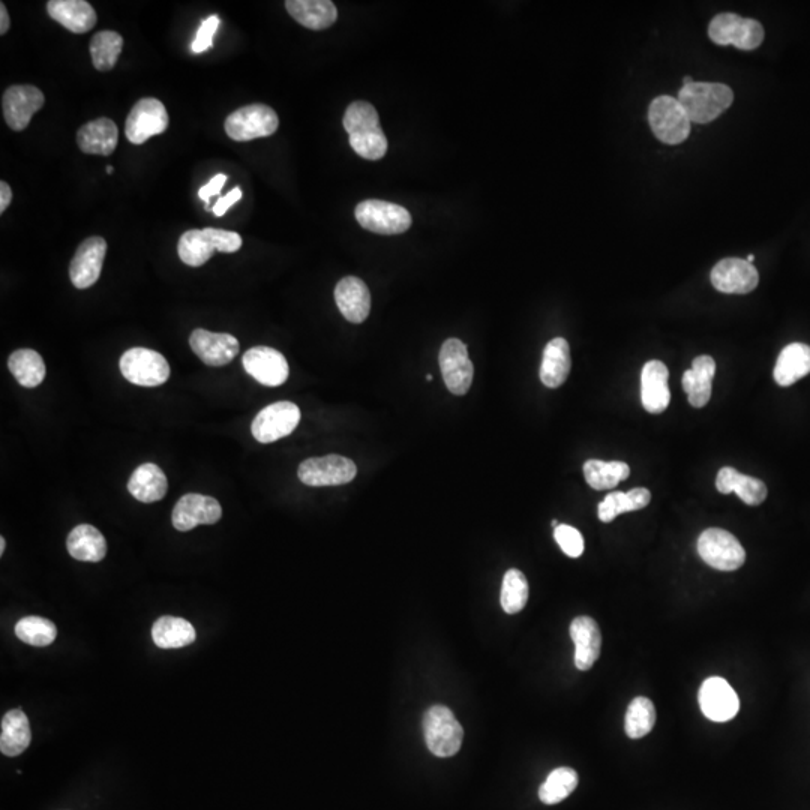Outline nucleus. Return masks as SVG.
<instances>
[{"label": "nucleus", "mask_w": 810, "mask_h": 810, "mask_svg": "<svg viewBox=\"0 0 810 810\" xmlns=\"http://www.w3.org/2000/svg\"><path fill=\"white\" fill-rule=\"evenodd\" d=\"M698 554L704 563L722 572L740 569L746 561V551L737 537L722 528L702 531L698 539Z\"/></svg>", "instance_id": "obj_6"}, {"label": "nucleus", "mask_w": 810, "mask_h": 810, "mask_svg": "<svg viewBox=\"0 0 810 810\" xmlns=\"http://www.w3.org/2000/svg\"><path fill=\"white\" fill-rule=\"evenodd\" d=\"M222 507L209 495L186 494L177 501L171 513L173 527L179 531H189L198 525H212L221 519Z\"/></svg>", "instance_id": "obj_19"}, {"label": "nucleus", "mask_w": 810, "mask_h": 810, "mask_svg": "<svg viewBox=\"0 0 810 810\" xmlns=\"http://www.w3.org/2000/svg\"><path fill=\"white\" fill-rule=\"evenodd\" d=\"M122 48V35L114 32V30H102V32L96 33V35H93L89 45L93 66L98 71H110L116 66Z\"/></svg>", "instance_id": "obj_38"}, {"label": "nucleus", "mask_w": 810, "mask_h": 810, "mask_svg": "<svg viewBox=\"0 0 810 810\" xmlns=\"http://www.w3.org/2000/svg\"><path fill=\"white\" fill-rule=\"evenodd\" d=\"M11 200H12L11 188H9L8 183L3 182L2 180V182H0V213L5 212L6 207H8L9 204H11Z\"/></svg>", "instance_id": "obj_48"}, {"label": "nucleus", "mask_w": 810, "mask_h": 810, "mask_svg": "<svg viewBox=\"0 0 810 810\" xmlns=\"http://www.w3.org/2000/svg\"><path fill=\"white\" fill-rule=\"evenodd\" d=\"M438 363L449 392L456 396L465 395L470 390L474 375L467 345L458 338L446 339L441 345Z\"/></svg>", "instance_id": "obj_12"}, {"label": "nucleus", "mask_w": 810, "mask_h": 810, "mask_svg": "<svg viewBox=\"0 0 810 810\" xmlns=\"http://www.w3.org/2000/svg\"><path fill=\"white\" fill-rule=\"evenodd\" d=\"M717 491L722 494H735L749 506H759L767 498V486L762 480L738 473L735 468L723 467L716 477Z\"/></svg>", "instance_id": "obj_28"}, {"label": "nucleus", "mask_w": 810, "mask_h": 810, "mask_svg": "<svg viewBox=\"0 0 810 810\" xmlns=\"http://www.w3.org/2000/svg\"><path fill=\"white\" fill-rule=\"evenodd\" d=\"M195 356L209 366L228 365L239 354V341L230 333H213L195 329L189 336Z\"/></svg>", "instance_id": "obj_21"}, {"label": "nucleus", "mask_w": 810, "mask_h": 810, "mask_svg": "<svg viewBox=\"0 0 810 810\" xmlns=\"http://www.w3.org/2000/svg\"><path fill=\"white\" fill-rule=\"evenodd\" d=\"M578 786V774L573 768L558 767L549 773L539 788V798L545 804H557L569 797Z\"/></svg>", "instance_id": "obj_40"}, {"label": "nucleus", "mask_w": 810, "mask_h": 810, "mask_svg": "<svg viewBox=\"0 0 810 810\" xmlns=\"http://www.w3.org/2000/svg\"><path fill=\"white\" fill-rule=\"evenodd\" d=\"M218 27V15H210V17H207L206 20L200 24V27H198L197 36H195L194 42L191 44L192 53L200 54L212 48L213 36H215Z\"/></svg>", "instance_id": "obj_45"}, {"label": "nucleus", "mask_w": 810, "mask_h": 810, "mask_svg": "<svg viewBox=\"0 0 810 810\" xmlns=\"http://www.w3.org/2000/svg\"><path fill=\"white\" fill-rule=\"evenodd\" d=\"M698 699L702 713L713 722H728L740 710L737 693L722 677L707 678L699 689Z\"/></svg>", "instance_id": "obj_17"}, {"label": "nucleus", "mask_w": 810, "mask_h": 810, "mask_svg": "<svg viewBox=\"0 0 810 810\" xmlns=\"http://www.w3.org/2000/svg\"><path fill=\"white\" fill-rule=\"evenodd\" d=\"M357 467L351 459L341 455L309 458L299 465L297 476L308 486H338L350 483L356 477Z\"/></svg>", "instance_id": "obj_11"}, {"label": "nucleus", "mask_w": 810, "mask_h": 810, "mask_svg": "<svg viewBox=\"0 0 810 810\" xmlns=\"http://www.w3.org/2000/svg\"><path fill=\"white\" fill-rule=\"evenodd\" d=\"M554 537L564 554L572 558L581 557L584 552V537L575 527L560 524L554 528Z\"/></svg>", "instance_id": "obj_44"}, {"label": "nucleus", "mask_w": 810, "mask_h": 810, "mask_svg": "<svg viewBox=\"0 0 810 810\" xmlns=\"http://www.w3.org/2000/svg\"><path fill=\"white\" fill-rule=\"evenodd\" d=\"M810 374V347L801 342L786 345L777 357L774 380L779 386L788 387Z\"/></svg>", "instance_id": "obj_33"}, {"label": "nucleus", "mask_w": 810, "mask_h": 810, "mask_svg": "<svg viewBox=\"0 0 810 810\" xmlns=\"http://www.w3.org/2000/svg\"><path fill=\"white\" fill-rule=\"evenodd\" d=\"M32 740L30 723L20 708L8 711L2 719L0 732V750L6 756H18L29 747Z\"/></svg>", "instance_id": "obj_34"}, {"label": "nucleus", "mask_w": 810, "mask_h": 810, "mask_svg": "<svg viewBox=\"0 0 810 810\" xmlns=\"http://www.w3.org/2000/svg\"><path fill=\"white\" fill-rule=\"evenodd\" d=\"M656 723V708L651 699L645 696H636L627 708L626 720H624V731L627 737L642 738L650 734Z\"/></svg>", "instance_id": "obj_39"}, {"label": "nucleus", "mask_w": 810, "mask_h": 810, "mask_svg": "<svg viewBox=\"0 0 810 810\" xmlns=\"http://www.w3.org/2000/svg\"><path fill=\"white\" fill-rule=\"evenodd\" d=\"M629 474L630 468L626 462L590 459L584 464L585 480L596 491L615 488L618 483L626 480Z\"/></svg>", "instance_id": "obj_37"}, {"label": "nucleus", "mask_w": 810, "mask_h": 810, "mask_svg": "<svg viewBox=\"0 0 810 810\" xmlns=\"http://www.w3.org/2000/svg\"><path fill=\"white\" fill-rule=\"evenodd\" d=\"M288 14L306 29L324 30L338 18V9L330 0H287Z\"/></svg>", "instance_id": "obj_29"}, {"label": "nucleus", "mask_w": 810, "mask_h": 810, "mask_svg": "<svg viewBox=\"0 0 810 810\" xmlns=\"http://www.w3.org/2000/svg\"><path fill=\"white\" fill-rule=\"evenodd\" d=\"M5 548H6L5 537H0V555H3V552H5Z\"/></svg>", "instance_id": "obj_50"}, {"label": "nucleus", "mask_w": 810, "mask_h": 810, "mask_svg": "<svg viewBox=\"0 0 810 810\" xmlns=\"http://www.w3.org/2000/svg\"><path fill=\"white\" fill-rule=\"evenodd\" d=\"M570 366H572V359H570V348L566 339H552L543 350L540 380L549 389H557L569 377Z\"/></svg>", "instance_id": "obj_30"}, {"label": "nucleus", "mask_w": 810, "mask_h": 810, "mask_svg": "<svg viewBox=\"0 0 810 810\" xmlns=\"http://www.w3.org/2000/svg\"><path fill=\"white\" fill-rule=\"evenodd\" d=\"M69 555L75 560L86 563H98L107 555V542L98 528L90 524H81L72 528L66 539Z\"/></svg>", "instance_id": "obj_32"}, {"label": "nucleus", "mask_w": 810, "mask_h": 810, "mask_svg": "<svg viewBox=\"0 0 810 810\" xmlns=\"http://www.w3.org/2000/svg\"><path fill=\"white\" fill-rule=\"evenodd\" d=\"M243 368L246 374L263 386L278 387L287 381L290 368L281 351L266 345L249 348L243 354Z\"/></svg>", "instance_id": "obj_16"}, {"label": "nucleus", "mask_w": 810, "mask_h": 810, "mask_svg": "<svg viewBox=\"0 0 810 810\" xmlns=\"http://www.w3.org/2000/svg\"><path fill=\"white\" fill-rule=\"evenodd\" d=\"M648 122L656 138L666 144H680L689 137V116L678 99L671 96H657L648 108Z\"/></svg>", "instance_id": "obj_9"}, {"label": "nucleus", "mask_w": 810, "mask_h": 810, "mask_svg": "<svg viewBox=\"0 0 810 810\" xmlns=\"http://www.w3.org/2000/svg\"><path fill=\"white\" fill-rule=\"evenodd\" d=\"M47 12L54 21L72 33L89 32L98 21L93 6L84 0H50Z\"/></svg>", "instance_id": "obj_26"}, {"label": "nucleus", "mask_w": 810, "mask_h": 810, "mask_svg": "<svg viewBox=\"0 0 810 810\" xmlns=\"http://www.w3.org/2000/svg\"><path fill=\"white\" fill-rule=\"evenodd\" d=\"M423 737L432 755L449 758L461 749L464 729L452 710L444 705H432L423 714Z\"/></svg>", "instance_id": "obj_4"}, {"label": "nucleus", "mask_w": 810, "mask_h": 810, "mask_svg": "<svg viewBox=\"0 0 810 810\" xmlns=\"http://www.w3.org/2000/svg\"><path fill=\"white\" fill-rule=\"evenodd\" d=\"M708 36L714 44L735 45L740 50L750 51L762 44L765 33L759 21L725 12L711 20Z\"/></svg>", "instance_id": "obj_5"}, {"label": "nucleus", "mask_w": 810, "mask_h": 810, "mask_svg": "<svg viewBox=\"0 0 810 810\" xmlns=\"http://www.w3.org/2000/svg\"><path fill=\"white\" fill-rule=\"evenodd\" d=\"M528 600V582L524 573L518 569L507 570L501 585L500 602L506 614H518L524 609Z\"/></svg>", "instance_id": "obj_42"}, {"label": "nucleus", "mask_w": 810, "mask_h": 810, "mask_svg": "<svg viewBox=\"0 0 810 810\" xmlns=\"http://www.w3.org/2000/svg\"><path fill=\"white\" fill-rule=\"evenodd\" d=\"M240 198H242V189L234 188L233 191L228 192L224 197L218 198L215 206H213V213H215L216 216L225 215V212H227L234 203H237Z\"/></svg>", "instance_id": "obj_47"}, {"label": "nucleus", "mask_w": 810, "mask_h": 810, "mask_svg": "<svg viewBox=\"0 0 810 810\" xmlns=\"http://www.w3.org/2000/svg\"><path fill=\"white\" fill-rule=\"evenodd\" d=\"M240 248L242 237L236 231L209 227L185 231L177 243V254L188 266L200 267L207 263L216 251L233 254Z\"/></svg>", "instance_id": "obj_2"}, {"label": "nucleus", "mask_w": 810, "mask_h": 810, "mask_svg": "<svg viewBox=\"0 0 810 810\" xmlns=\"http://www.w3.org/2000/svg\"><path fill=\"white\" fill-rule=\"evenodd\" d=\"M225 182H227V176L219 173L216 174L215 177H212V179H210L206 185L201 186L200 191H198V197H200L201 200L206 203V209H209L210 197L219 195V192H221L222 188H224Z\"/></svg>", "instance_id": "obj_46"}, {"label": "nucleus", "mask_w": 810, "mask_h": 810, "mask_svg": "<svg viewBox=\"0 0 810 810\" xmlns=\"http://www.w3.org/2000/svg\"><path fill=\"white\" fill-rule=\"evenodd\" d=\"M692 83H693L692 77H689V75H687V77H684L683 86H689V84Z\"/></svg>", "instance_id": "obj_51"}, {"label": "nucleus", "mask_w": 810, "mask_h": 810, "mask_svg": "<svg viewBox=\"0 0 810 810\" xmlns=\"http://www.w3.org/2000/svg\"><path fill=\"white\" fill-rule=\"evenodd\" d=\"M758 270L741 258H723L711 270V284L720 293L747 294L758 287Z\"/></svg>", "instance_id": "obj_20"}, {"label": "nucleus", "mask_w": 810, "mask_h": 810, "mask_svg": "<svg viewBox=\"0 0 810 810\" xmlns=\"http://www.w3.org/2000/svg\"><path fill=\"white\" fill-rule=\"evenodd\" d=\"M9 30V14L6 11L5 3H0V35H5Z\"/></svg>", "instance_id": "obj_49"}, {"label": "nucleus", "mask_w": 810, "mask_h": 810, "mask_svg": "<svg viewBox=\"0 0 810 810\" xmlns=\"http://www.w3.org/2000/svg\"><path fill=\"white\" fill-rule=\"evenodd\" d=\"M197 638L194 626L185 618L164 615L152 627V639L162 650L182 648L192 644Z\"/></svg>", "instance_id": "obj_35"}, {"label": "nucleus", "mask_w": 810, "mask_h": 810, "mask_svg": "<svg viewBox=\"0 0 810 810\" xmlns=\"http://www.w3.org/2000/svg\"><path fill=\"white\" fill-rule=\"evenodd\" d=\"M107 254V242L99 236L87 237L80 243L69 264V278L74 287L84 290L92 287L101 276Z\"/></svg>", "instance_id": "obj_18"}, {"label": "nucleus", "mask_w": 810, "mask_h": 810, "mask_svg": "<svg viewBox=\"0 0 810 810\" xmlns=\"http://www.w3.org/2000/svg\"><path fill=\"white\" fill-rule=\"evenodd\" d=\"M168 122L167 108L159 99H140L126 117V138L132 144L146 143L153 135L167 131Z\"/></svg>", "instance_id": "obj_14"}, {"label": "nucleus", "mask_w": 810, "mask_h": 810, "mask_svg": "<svg viewBox=\"0 0 810 810\" xmlns=\"http://www.w3.org/2000/svg\"><path fill=\"white\" fill-rule=\"evenodd\" d=\"M633 504L627 492L614 491L603 498L597 507V516L602 522H611L621 513L633 512Z\"/></svg>", "instance_id": "obj_43"}, {"label": "nucleus", "mask_w": 810, "mask_h": 810, "mask_svg": "<svg viewBox=\"0 0 810 810\" xmlns=\"http://www.w3.org/2000/svg\"><path fill=\"white\" fill-rule=\"evenodd\" d=\"M753 260H755V255L750 254L749 257H747V261H749V263L752 264Z\"/></svg>", "instance_id": "obj_52"}, {"label": "nucleus", "mask_w": 810, "mask_h": 810, "mask_svg": "<svg viewBox=\"0 0 810 810\" xmlns=\"http://www.w3.org/2000/svg\"><path fill=\"white\" fill-rule=\"evenodd\" d=\"M570 636L575 644V666L579 671H588L599 659L602 635L599 626L591 617H576L570 623Z\"/></svg>", "instance_id": "obj_24"}, {"label": "nucleus", "mask_w": 810, "mask_h": 810, "mask_svg": "<svg viewBox=\"0 0 810 810\" xmlns=\"http://www.w3.org/2000/svg\"><path fill=\"white\" fill-rule=\"evenodd\" d=\"M15 635L32 647H48L56 639L57 629L47 618L30 615L15 624Z\"/></svg>", "instance_id": "obj_41"}, {"label": "nucleus", "mask_w": 810, "mask_h": 810, "mask_svg": "<svg viewBox=\"0 0 810 810\" xmlns=\"http://www.w3.org/2000/svg\"><path fill=\"white\" fill-rule=\"evenodd\" d=\"M44 93L30 84L8 87L2 96L3 119L14 131L27 128L33 114L44 107Z\"/></svg>", "instance_id": "obj_15"}, {"label": "nucleus", "mask_w": 810, "mask_h": 810, "mask_svg": "<svg viewBox=\"0 0 810 810\" xmlns=\"http://www.w3.org/2000/svg\"><path fill=\"white\" fill-rule=\"evenodd\" d=\"M714 374H716V362L710 356L696 357L692 362V368L684 372L681 383H683L692 407L702 408L708 404Z\"/></svg>", "instance_id": "obj_27"}, {"label": "nucleus", "mask_w": 810, "mask_h": 810, "mask_svg": "<svg viewBox=\"0 0 810 810\" xmlns=\"http://www.w3.org/2000/svg\"><path fill=\"white\" fill-rule=\"evenodd\" d=\"M335 302L345 320L354 324L363 323L371 311L368 285L356 276H345L336 284Z\"/></svg>", "instance_id": "obj_22"}, {"label": "nucleus", "mask_w": 810, "mask_h": 810, "mask_svg": "<svg viewBox=\"0 0 810 810\" xmlns=\"http://www.w3.org/2000/svg\"><path fill=\"white\" fill-rule=\"evenodd\" d=\"M558 525H560V524H558L557 519H554V521H552V527L557 528Z\"/></svg>", "instance_id": "obj_54"}, {"label": "nucleus", "mask_w": 810, "mask_h": 810, "mask_svg": "<svg viewBox=\"0 0 810 810\" xmlns=\"http://www.w3.org/2000/svg\"><path fill=\"white\" fill-rule=\"evenodd\" d=\"M677 99L690 122L704 125L713 122L726 108L731 107L734 93L726 84L693 81L689 86L681 87Z\"/></svg>", "instance_id": "obj_3"}, {"label": "nucleus", "mask_w": 810, "mask_h": 810, "mask_svg": "<svg viewBox=\"0 0 810 810\" xmlns=\"http://www.w3.org/2000/svg\"><path fill=\"white\" fill-rule=\"evenodd\" d=\"M120 372L129 383L156 387L164 384L170 377V365L158 351L134 347L120 357Z\"/></svg>", "instance_id": "obj_8"}, {"label": "nucleus", "mask_w": 810, "mask_h": 810, "mask_svg": "<svg viewBox=\"0 0 810 810\" xmlns=\"http://www.w3.org/2000/svg\"><path fill=\"white\" fill-rule=\"evenodd\" d=\"M168 482L164 471L152 462L135 468L128 482V491L141 503H155L167 494Z\"/></svg>", "instance_id": "obj_31"}, {"label": "nucleus", "mask_w": 810, "mask_h": 810, "mask_svg": "<svg viewBox=\"0 0 810 810\" xmlns=\"http://www.w3.org/2000/svg\"><path fill=\"white\" fill-rule=\"evenodd\" d=\"M344 129L350 137V146L357 155L368 161H378L387 152L386 135L380 126L374 105L365 101H354L345 110Z\"/></svg>", "instance_id": "obj_1"}, {"label": "nucleus", "mask_w": 810, "mask_h": 810, "mask_svg": "<svg viewBox=\"0 0 810 810\" xmlns=\"http://www.w3.org/2000/svg\"><path fill=\"white\" fill-rule=\"evenodd\" d=\"M426 380L432 381V375H426Z\"/></svg>", "instance_id": "obj_55"}, {"label": "nucleus", "mask_w": 810, "mask_h": 810, "mask_svg": "<svg viewBox=\"0 0 810 810\" xmlns=\"http://www.w3.org/2000/svg\"><path fill=\"white\" fill-rule=\"evenodd\" d=\"M300 422V410L296 404L279 401L267 405L255 416L251 432L258 443H273L288 437Z\"/></svg>", "instance_id": "obj_13"}, {"label": "nucleus", "mask_w": 810, "mask_h": 810, "mask_svg": "<svg viewBox=\"0 0 810 810\" xmlns=\"http://www.w3.org/2000/svg\"><path fill=\"white\" fill-rule=\"evenodd\" d=\"M8 368L18 384L23 387L39 386L45 378V363L39 353L30 348H21L9 356Z\"/></svg>", "instance_id": "obj_36"}, {"label": "nucleus", "mask_w": 810, "mask_h": 810, "mask_svg": "<svg viewBox=\"0 0 810 810\" xmlns=\"http://www.w3.org/2000/svg\"><path fill=\"white\" fill-rule=\"evenodd\" d=\"M279 126L278 114L269 105L251 104L228 114L224 128L234 141H251L275 134Z\"/></svg>", "instance_id": "obj_7"}, {"label": "nucleus", "mask_w": 810, "mask_h": 810, "mask_svg": "<svg viewBox=\"0 0 810 810\" xmlns=\"http://www.w3.org/2000/svg\"><path fill=\"white\" fill-rule=\"evenodd\" d=\"M354 216L365 230L383 236L405 233L413 222L405 207L384 200L362 201L357 204Z\"/></svg>", "instance_id": "obj_10"}, {"label": "nucleus", "mask_w": 810, "mask_h": 810, "mask_svg": "<svg viewBox=\"0 0 810 810\" xmlns=\"http://www.w3.org/2000/svg\"><path fill=\"white\" fill-rule=\"evenodd\" d=\"M113 171H114V168H113V167H111V165H108V167H107V173H108V174H111V173H113Z\"/></svg>", "instance_id": "obj_53"}, {"label": "nucleus", "mask_w": 810, "mask_h": 810, "mask_svg": "<svg viewBox=\"0 0 810 810\" xmlns=\"http://www.w3.org/2000/svg\"><path fill=\"white\" fill-rule=\"evenodd\" d=\"M119 141V129L116 123L107 117L87 122L77 132V144L81 152L87 155L108 156L116 149Z\"/></svg>", "instance_id": "obj_25"}, {"label": "nucleus", "mask_w": 810, "mask_h": 810, "mask_svg": "<svg viewBox=\"0 0 810 810\" xmlns=\"http://www.w3.org/2000/svg\"><path fill=\"white\" fill-rule=\"evenodd\" d=\"M668 375V368L660 360H650L642 368L641 399L648 413L660 414L668 408L671 399Z\"/></svg>", "instance_id": "obj_23"}]
</instances>
